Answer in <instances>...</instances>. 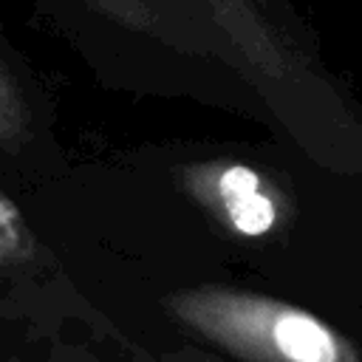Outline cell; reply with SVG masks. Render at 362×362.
I'll return each mask as SVG.
<instances>
[{"label": "cell", "mask_w": 362, "mask_h": 362, "mask_svg": "<svg viewBox=\"0 0 362 362\" xmlns=\"http://www.w3.org/2000/svg\"><path fill=\"white\" fill-rule=\"evenodd\" d=\"M195 345L229 362H359V348L314 311L232 286H192L164 297Z\"/></svg>", "instance_id": "obj_1"}, {"label": "cell", "mask_w": 362, "mask_h": 362, "mask_svg": "<svg viewBox=\"0 0 362 362\" xmlns=\"http://www.w3.org/2000/svg\"><path fill=\"white\" fill-rule=\"evenodd\" d=\"M0 322L23 325L34 337L65 342L68 325L119 339V331L88 303L54 252L25 221L23 209L0 189Z\"/></svg>", "instance_id": "obj_2"}, {"label": "cell", "mask_w": 362, "mask_h": 362, "mask_svg": "<svg viewBox=\"0 0 362 362\" xmlns=\"http://www.w3.org/2000/svg\"><path fill=\"white\" fill-rule=\"evenodd\" d=\"M187 195L229 235L260 240L277 235L294 215L280 184L240 161H204L181 170Z\"/></svg>", "instance_id": "obj_3"}, {"label": "cell", "mask_w": 362, "mask_h": 362, "mask_svg": "<svg viewBox=\"0 0 362 362\" xmlns=\"http://www.w3.org/2000/svg\"><path fill=\"white\" fill-rule=\"evenodd\" d=\"M206 6L249 65L266 79H283L294 71V59L283 48V40L266 25V17L252 0H206Z\"/></svg>", "instance_id": "obj_4"}, {"label": "cell", "mask_w": 362, "mask_h": 362, "mask_svg": "<svg viewBox=\"0 0 362 362\" xmlns=\"http://www.w3.org/2000/svg\"><path fill=\"white\" fill-rule=\"evenodd\" d=\"M34 139V107L20 76L0 59V153L8 158L23 156Z\"/></svg>", "instance_id": "obj_5"}, {"label": "cell", "mask_w": 362, "mask_h": 362, "mask_svg": "<svg viewBox=\"0 0 362 362\" xmlns=\"http://www.w3.org/2000/svg\"><path fill=\"white\" fill-rule=\"evenodd\" d=\"M156 362H229V359H223V356H218V354H212V351L189 342L184 348H175V351L161 354Z\"/></svg>", "instance_id": "obj_6"}, {"label": "cell", "mask_w": 362, "mask_h": 362, "mask_svg": "<svg viewBox=\"0 0 362 362\" xmlns=\"http://www.w3.org/2000/svg\"><path fill=\"white\" fill-rule=\"evenodd\" d=\"M252 3H255V6H260V3H266V0H252Z\"/></svg>", "instance_id": "obj_7"}, {"label": "cell", "mask_w": 362, "mask_h": 362, "mask_svg": "<svg viewBox=\"0 0 362 362\" xmlns=\"http://www.w3.org/2000/svg\"><path fill=\"white\" fill-rule=\"evenodd\" d=\"M0 362H3V359H0Z\"/></svg>", "instance_id": "obj_8"}]
</instances>
